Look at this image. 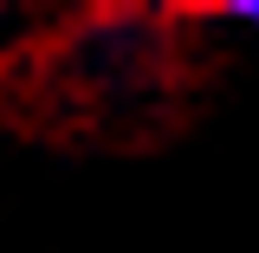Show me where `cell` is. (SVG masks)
Segmentation results:
<instances>
[{
	"instance_id": "1",
	"label": "cell",
	"mask_w": 259,
	"mask_h": 253,
	"mask_svg": "<svg viewBox=\"0 0 259 253\" xmlns=\"http://www.w3.org/2000/svg\"><path fill=\"white\" fill-rule=\"evenodd\" d=\"M233 20H240V26H253V32H259V0H240V7H233Z\"/></svg>"
}]
</instances>
